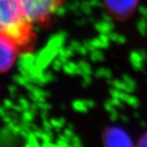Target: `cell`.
Returning a JSON list of instances; mask_svg holds the SVG:
<instances>
[{"mask_svg": "<svg viewBox=\"0 0 147 147\" xmlns=\"http://www.w3.org/2000/svg\"><path fill=\"white\" fill-rule=\"evenodd\" d=\"M0 34L17 47H28L34 41L32 23L26 18L19 0H0Z\"/></svg>", "mask_w": 147, "mask_h": 147, "instance_id": "cell-1", "label": "cell"}, {"mask_svg": "<svg viewBox=\"0 0 147 147\" xmlns=\"http://www.w3.org/2000/svg\"><path fill=\"white\" fill-rule=\"evenodd\" d=\"M28 21L39 26H48L52 16L64 0H19Z\"/></svg>", "mask_w": 147, "mask_h": 147, "instance_id": "cell-2", "label": "cell"}, {"mask_svg": "<svg viewBox=\"0 0 147 147\" xmlns=\"http://www.w3.org/2000/svg\"><path fill=\"white\" fill-rule=\"evenodd\" d=\"M107 12L117 20H126L135 11L138 0H103Z\"/></svg>", "mask_w": 147, "mask_h": 147, "instance_id": "cell-3", "label": "cell"}, {"mask_svg": "<svg viewBox=\"0 0 147 147\" xmlns=\"http://www.w3.org/2000/svg\"><path fill=\"white\" fill-rule=\"evenodd\" d=\"M17 54V46L12 40L0 34V73L7 71L13 65Z\"/></svg>", "mask_w": 147, "mask_h": 147, "instance_id": "cell-4", "label": "cell"}, {"mask_svg": "<svg viewBox=\"0 0 147 147\" xmlns=\"http://www.w3.org/2000/svg\"><path fill=\"white\" fill-rule=\"evenodd\" d=\"M103 140L106 146H132L131 139L128 135L122 129L118 127H111L106 129L104 132Z\"/></svg>", "mask_w": 147, "mask_h": 147, "instance_id": "cell-5", "label": "cell"}, {"mask_svg": "<svg viewBox=\"0 0 147 147\" xmlns=\"http://www.w3.org/2000/svg\"><path fill=\"white\" fill-rule=\"evenodd\" d=\"M36 55L30 53V52L24 53L23 54H21L18 59V61H17L18 67L29 70L31 67L36 65Z\"/></svg>", "mask_w": 147, "mask_h": 147, "instance_id": "cell-6", "label": "cell"}, {"mask_svg": "<svg viewBox=\"0 0 147 147\" xmlns=\"http://www.w3.org/2000/svg\"><path fill=\"white\" fill-rule=\"evenodd\" d=\"M130 61H131V65L133 69H135L136 70H142L144 69V59L142 57L141 53H139V51H133L130 53Z\"/></svg>", "mask_w": 147, "mask_h": 147, "instance_id": "cell-7", "label": "cell"}, {"mask_svg": "<svg viewBox=\"0 0 147 147\" xmlns=\"http://www.w3.org/2000/svg\"><path fill=\"white\" fill-rule=\"evenodd\" d=\"M94 26L96 30L100 34H107L113 31L115 28V26L112 21L108 22L103 20L100 21H96L94 23Z\"/></svg>", "mask_w": 147, "mask_h": 147, "instance_id": "cell-8", "label": "cell"}, {"mask_svg": "<svg viewBox=\"0 0 147 147\" xmlns=\"http://www.w3.org/2000/svg\"><path fill=\"white\" fill-rule=\"evenodd\" d=\"M72 107H73L74 110L78 111L79 113H87L89 110L88 106L86 105V103H85V100H74L73 104H72Z\"/></svg>", "mask_w": 147, "mask_h": 147, "instance_id": "cell-9", "label": "cell"}, {"mask_svg": "<svg viewBox=\"0 0 147 147\" xmlns=\"http://www.w3.org/2000/svg\"><path fill=\"white\" fill-rule=\"evenodd\" d=\"M26 143L25 144L26 146H41V144L38 143V138L36 137L34 131H30L28 137L26 138Z\"/></svg>", "mask_w": 147, "mask_h": 147, "instance_id": "cell-10", "label": "cell"}, {"mask_svg": "<svg viewBox=\"0 0 147 147\" xmlns=\"http://www.w3.org/2000/svg\"><path fill=\"white\" fill-rule=\"evenodd\" d=\"M90 59L93 62H99L105 60V56L100 49H95L94 51L90 53Z\"/></svg>", "mask_w": 147, "mask_h": 147, "instance_id": "cell-11", "label": "cell"}, {"mask_svg": "<svg viewBox=\"0 0 147 147\" xmlns=\"http://www.w3.org/2000/svg\"><path fill=\"white\" fill-rule=\"evenodd\" d=\"M137 28L138 32L142 36H146L147 34V19L142 17L137 23Z\"/></svg>", "mask_w": 147, "mask_h": 147, "instance_id": "cell-12", "label": "cell"}, {"mask_svg": "<svg viewBox=\"0 0 147 147\" xmlns=\"http://www.w3.org/2000/svg\"><path fill=\"white\" fill-rule=\"evenodd\" d=\"M110 38L111 41L113 42H115L119 44H123L126 42V38L125 36H123V34H118V33H115V32H111L110 34H108Z\"/></svg>", "mask_w": 147, "mask_h": 147, "instance_id": "cell-13", "label": "cell"}, {"mask_svg": "<svg viewBox=\"0 0 147 147\" xmlns=\"http://www.w3.org/2000/svg\"><path fill=\"white\" fill-rule=\"evenodd\" d=\"M95 75L97 78H106V79H110L112 78V72L110 69L99 68L96 71Z\"/></svg>", "mask_w": 147, "mask_h": 147, "instance_id": "cell-14", "label": "cell"}, {"mask_svg": "<svg viewBox=\"0 0 147 147\" xmlns=\"http://www.w3.org/2000/svg\"><path fill=\"white\" fill-rule=\"evenodd\" d=\"M50 122L53 125V128L57 131H60V130H62L64 127V125L65 123V120L64 118H59V119H51Z\"/></svg>", "mask_w": 147, "mask_h": 147, "instance_id": "cell-15", "label": "cell"}, {"mask_svg": "<svg viewBox=\"0 0 147 147\" xmlns=\"http://www.w3.org/2000/svg\"><path fill=\"white\" fill-rule=\"evenodd\" d=\"M56 141H57L56 144L58 146H71L70 139L67 137H65L64 134L59 135Z\"/></svg>", "mask_w": 147, "mask_h": 147, "instance_id": "cell-16", "label": "cell"}, {"mask_svg": "<svg viewBox=\"0 0 147 147\" xmlns=\"http://www.w3.org/2000/svg\"><path fill=\"white\" fill-rule=\"evenodd\" d=\"M12 79L15 83L22 85V86H26L29 82H30L28 76H23L21 74H14L12 77Z\"/></svg>", "mask_w": 147, "mask_h": 147, "instance_id": "cell-17", "label": "cell"}, {"mask_svg": "<svg viewBox=\"0 0 147 147\" xmlns=\"http://www.w3.org/2000/svg\"><path fill=\"white\" fill-rule=\"evenodd\" d=\"M78 64H79V67L82 69L83 73L92 75V65H90V63L85 61H79Z\"/></svg>", "mask_w": 147, "mask_h": 147, "instance_id": "cell-18", "label": "cell"}, {"mask_svg": "<svg viewBox=\"0 0 147 147\" xmlns=\"http://www.w3.org/2000/svg\"><path fill=\"white\" fill-rule=\"evenodd\" d=\"M92 5L90 4L89 1L87 0H84L83 2H81V5H80V9L82 10V11L84 12V14L90 16L92 12Z\"/></svg>", "mask_w": 147, "mask_h": 147, "instance_id": "cell-19", "label": "cell"}, {"mask_svg": "<svg viewBox=\"0 0 147 147\" xmlns=\"http://www.w3.org/2000/svg\"><path fill=\"white\" fill-rule=\"evenodd\" d=\"M125 103L132 106L133 108H137L138 105H139V100H138L137 96H132L130 93H128L127 96L126 100H125Z\"/></svg>", "mask_w": 147, "mask_h": 147, "instance_id": "cell-20", "label": "cell"}, {"mask_svg": "<svg viewBox=\"0 0 147 147\" xmlns=\"http://www.w3.org/2000/svg\"><path fill=\"white\" fill-rule=\"evenodd\" d=\"M123 80L126 83L127 86H129L132 89L136 90L137 88V83L134 79L131 78V76L127 75V74H124L123 75Z\"/></svg>", "mask_w": 147, "mask_h": 147, "instance_id": "cell-21", "label": "cell"}, {"mask_svg": "<svg viewBox=\"0 0 147 147\" xmlns=\"http://www.w3.org/2000/svg\"><path fill=\"white\" fill-rule=\"evenodd\" d=\"M34 115L35 114L30 110H24L22 113V120L26 121V122H32Z\"/></svg>", "mask_w": 147, "mask_h": 147, "instance_id": "cell-22", "label": "cell"}, {"mask_svg": "<svg viewBox=\"0 0 147 147\" xmlns=\"http://www.w3.org/2000/svg\"><path fill=\"white\" fill-rule=\"evenodd\" d=\"M80 5H81V2L80 1H79V0H74L72 2H70L66 7H67L68 10L72 11L74 12L75 11H77L78 9L80 8Z\"/></svg>", "mask_w": 147, "mask_h": 147, "instance_id": "cell-23", "label": "cell"}, {"mask_svg": "<svg viewBox=\"0 0 147 147\" xmlns=\"http://www.w3.org/2000/svg\"><path fill=\"white\" fill-rule=\"evenodd\" d=\"M63 61H62L59 57H57V59H55L53 61V68L55 71H59V70H61V69L63 68Z\"/></svg>", "mask_w": 147, "mask_h": 147, "instance_id": "cell-24", "label": "cell"}, {"mask_svg": "<svg viewBox=\"0 0 147 147\" xmlns=\"http://www.w3.org/2000/svg\"><path fill=\"white\" fill-rule=\"evenodd\" d=\"M70 144H71V146L75 147H79L81 146H83L82 140L77 135H74V137L70 138Z\"/></svg>", "mask_w": 147, "mask_h": 147, "instance_id": "cell-25", "label": "cell"}, {"mask_svg": "<svg viewBox=\"0 0 147 147\" xmlns=\"http://www.w3.org/2000/svg\"><path fill=\"white\" fill-rule=\"evenodd\" d=\"M83 78V81H82V85L84 86V88L88 87L91 83H92V77L90 74H83L82 75Z\"/></svg>", "mask_w": 147, "mask_h": 147, "instance_id": "cell-26", "label": "cell"}, {"mask_svg": "<svg viewBox=\"0 0 147 147\" xmlns=\"http://www.w3.org/2000/svg\"><path fill=\"white\" fill-rule=\"evenodd\" d=\"M110 101L112 102V104L115 106L116 108H119L122 109L123 108V105H124V102L123 100L119 99V98H115V97H112L110 99Z\"/></svg>", "mask_w": 147, "mask_h": 147, "instance_id": "cell-27", "label": "cell"}, {"mask_svg": "<svg viewBox=\"0 0 147 147\" xmlns=\"http://www.w3.org/2000/svg\"><path fill=\"white\" fill-rule=\"evenodd\" d=\"M67 10H68L67 7H65V6H62V5L60 6L57 9V11H56L55 15H56V16H59V17L63 16L66 13Z\"/></svg>", "mask_w": 147, "mask_h": 147, "instance_id": "cell-28", "label": "cell"}, {"mask_svg": "<svg viewBox=\"0 0 147 147\" xmlns=\"http://www.w3.org/2000/svg\"><path fill=\"white\" fill-rule=\"evenodd\" d=\"M19 104L24 108V110H30V103L28 101L27 99L26 98H24V97H21V98H19Z\"/></svg>", "mask_w": 147, "mask_h": 147, "instance_id": "cell-29", "label": "cell"}, {"mask_svg": "<svg viewBox=\"0 0 147 147\" xmlns=\"http://www.w3.org/2000/svg\"><path fill=\"white\" fill-rule=\"evenodd\" d=\"M42 127H43L44 131H52L53 128L51 122H50V120H48L47 119H42Z\"/></svg>", "mask_w": 147, "mask_h": 147, "instance_id": "cell-30", "label": "cell"}, {"mask_svg": "<svg viewBox=\"0 0 147 147\" xmlns=\"http://www.w3.org/2000/svg\"><path fill=\"white\" fill-rule=\"evenodd\" d=\"M36 103L38 105V108L41 110H48L52 108V105L47 103L46 101H41V102H36Z\"/></svg>", "mask_w": 147, "mask_h": 147, "instance_id": "cell-31", "label": "cell"}, {"mask_svg": "<svg viewBox=\"0 0 147 147\" xmlns=\"http://www.w3.org/2000/svg\"><path fill=\"white\" fill-rule=\"evenodd\" d=\"M104 108H105V110H106V111H108L109 113L111 112L112 110H114L115 109H116V107L112 104V102L110 101V100H106V101H105V104H104Z\"/></svg>", "mask_w": 147, "mask_h": 147, "instance_id": "cell-32", "label": "cell"}, {"mask_svg": "<svg viewBox=\"0 0 147 147\" xmlns=\"http://www.w3.org/2000/svg\"><path fill=\"white\" fill-rule=\"evenodd\" d=\"M77 53H79L80 55L85 57V56H87V55L88 54V53H90V52L88 47H86L84 44H82V46L79 47V49L77 51Z\"/></svg>", "mask_w": 147, "mask_h": 147, "instance_id": "cell-33", "label": "cell"}, {"mask_svg": "<svg viewBox=\"0 0 147 147\" xmlns=\"http://www.w3.org/2000/svg\"><path fill=\"white\" fill-rule=\"evenodd\" d=\"M63 134L65 136V137H67L68 138H69V139L75 135V134H74V132L73 129H72V128H70V127H67L66 128H65V129H64Z\"/></svg>", "mask_w": 147, "mask_h": 147, "instance_id": "cell-34", "label": "cell"}, {"mask_svg": "<svg viewBox=\"0 0 147 147\" xmlns=\"http://www.w3.org/2000/svg\"><path fill=\"white\" fill-rule=\"evenodd\" d=\"M119 117V112L117 111L116 109H115L114 110H112L111 112H110V120L112 121H116Z\"/></svg>", "mask_w": 147, "mask_h": 147, "instance_id": "cell-35", "label": "cell"}, {"mask_svg": "<svg viewBox=\"0 0 147 147\" xmlns=\"http://www.w3.org/2000/svg\"><path fill=\"white\" fill-rule=\"evenodd\" d=\"M81 46H82V44H81L79 41H74V40L71 41L70 44H69V47H71L72 49H74L75 52H77L79 49V47H81Z\"/></svg>", "mask_w": 147, "mask_h": 147, "instance_id": "cell-36", "label": "cell"}, {"mask_svg": "<svg viewBox=\"0 0 147 147\" xmlns=\"http://www.w3.org/2000/svg\"><path fill=\"white\" fill-rule=\"evenodd\" d=\"M139 12L142 15V17H144L147 19V7L145 6H141L139 7Z\"/></svg>", "mask_w": 147, "mask_h": 147, "instance_id": "cell-37", "label": "cell"}, {"mask_svg": "<svg viewBox=\"0 0 147 147\" xmlns=\"http://www.w3.org/2000/svg\"><path fill=\"white\" fill-rule=\"evenodd\" d=\"M13 102L10 100V99H5V100H3V106L5 107L7 110H8V109H11L12 108V106H13Z\"/></svg>", "mask_w": 147, "mask_h": 147, "instance_id": "cell-38", "label": "cell"}, {"mask_svg": "<svg viewBox=\"0 0 147 147\" xmlns=\"http://www.w3.org/2000/svg\"><path fill=\"white\" fill-rule=\"evenodd\" d=\"M90 4L92 5V7H100L102 5V3L100 0H89Z\"/></svg>", "mask_w": 147, "mask_h": 147, "instance_id": "cell-39", "label": "cell"}, {"mask_svg": "<svg viewBox=\"0 0 147 147\" xmlns=\"http://www.w3.org/2000/svg\"><path fill=\"white\" fill-rule=\"evenodd\" d=\"M86 23H88V21L84 17H81V18H79V19L75 21V24L79 26H84L86 25Z\"/></svg>", "mask_w": 147, "mask_h": 147, "instance_id": "cell-40", "label": "cell"}, {"mask_svg": "<svg viewBox=\"0 0 147 147\" xmlns=\"http://www.w3.org/2000/svg\"><path fill=\"white\" fill-rule=\"evenodd\" d=\"M85 100L86 105L88 106V108H89V109H92V108H94L95 106H96V103H95L94 100Z\"/></svg>", "mask_w": 147, "mask_h": 147, "instance_id": "cell-41", "label": "cell"}, {"mask_svg": "<svg viewBox=\"0 0 147 147\" xmlns=\"http://www.w3.org/2000/svg\"><path fill=\"white\" fill-rule=\"evenodd\" d=\"M12 110H15V111H16V112H23L24 111V108L21 106L20 104L19 105H13V106H12Z\"/></svg>", "mask_w": 147, "mask_h": 147, "instance_id": "cell-42", "label": "cell"}, {"mask_svg": "<svg viewBox=\"0 0 147 147\" xmlns=\"http://www.w3.org/2000/svg\"><path fill=\"white\" fill-rule=\"evenodd\" d=\"M8 91L10 92V93H15L16 94L17 92V87L15 84H11L10 86H8Z\"/></svg>", "mask_w": 147, "mask_h": 147, "instance_id": "cell-43", "label": "cell"}, {"mask_svg": "<svg viewBox=\"0 0 147 147\" xmlns=\"http://www.w3.org/2000/svg\"><path fill=\"white\" fill-rule=\"evenodd\" d=\"M139 146H147V134H146L145 136H143L142 137V139L140 140V143H139Z\"/></svg>", "mask_w": 147, "mask_h": 147, "instance_id": "cell-44", "label": "cell"}, {"mask_svg": "<svg viewBox=\"0 0 147 147\" xmlns=\"http://www.w3.org/2000/svg\"><path fill=\"white\" fill-rule=\"evenodd\" d=\"M7 115H8L7 113V109H6L3 105H0V116L1 117H4Z\"/></svg>", "mask_w": 147, "mask_h": 147, "instance_id": "cell-45", "label": "cell"}, {"mask_svg": "<svg viewBox=\"0 0 147 147\" xmlns=\"http://www.w3.org/2000/svg\"><path fill=\"white\" fill-rule=\"evenodd\" d=\"M3 119L4 121V123H10L11 121L12 120V118H11L9 115H7L4 116V117H3Z\"/></svg>", "mask_w": 147, "mask_h": 147, "instance_id": "cell-46", "label": "cell"}, {"mask_svg": "<svg viewBox=\"0 0 147 147\" xmlns=\"http://www.w3.org/2000/svg\"><path fill=\"white\" fill-rule=\"evenodd\" d=\"M17 113L18 112H16V111H15V110H13L12 112H11V113H9L8 115L13 119H18V115H17Z\"/></svg>", "mask_w": 147, "mask_h": 147, "instance_id": "cell-47", "label": "cell"}, {"mask_svg": "<svg viewBox=\"0 0 147 147\" xmlns=\"http://www.w3.org/2000/svg\"><path fill=\"white\" fill-rule=\"evenodd\" d=\"M120 118H121V120L123 121V123H125L129 122V118H128L127 115H122L120 116Z\"/></svg>", "mask_w": 147, "mask_h": 147, "instance_id": "cell-48", "label": "cell"}, {"mask_svg": "<svg viewBox=\"0 0 147 147\" xmlns=\"http://www.w3.org/2000/svg\"><path fill=\"white\" fill-rule=\"evenodd\" d=\"M41 118L42 119H47V110H42L41 111Z\"/></svg>", "mask_w": 147, "mask_h": 147, "instance_id": "cell-49", "label": "cell"}, {"mask_svg": "<svg viewBox=\"0 0 147 147\" xmlns=\"http://www.w3.org/2000/svg\"><path fill=\"white\" fill-rule=\"evenodd\" d=\"M141 125H142V127H146L147 126L145 121H141Z\"/></svg>", "mask_w": 147, "mask_h": 147, "instance_id": "cell-50", "label": "cell"}, {"mask_svg": "<svg viewBox=\"0 0 147 147\" xmlns=\"http://www.w3.org/2000/svg\"><path fill=\"white\" fill-rule=\"evenodd\" d=\"M133 116H135L136 118H139V113H137V112H134L133 113Z\"/></svg>", "mask_w": 147, "mask_h": 147, "instance_id": "cell-51", "label": "cell"}, {"mask_svg": "<svg viewBox=\"0 0 147 147\" xmlns=\"http://www.w3.org/2000/svg\"><path fill=\"white\" fill-rule=\"evenodd\" d=\"M146 61H147V58H146Z\"/></svg>", "mask_w": 147, "mask_h": 147, "instance_id": "cell-52", "label": "cell"}]
</instances>
